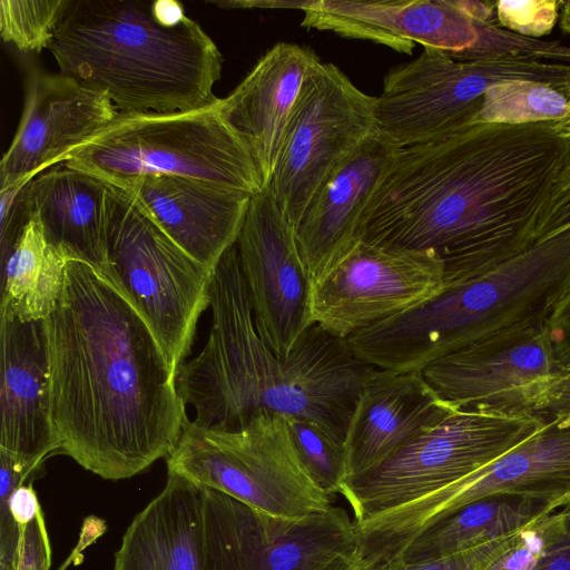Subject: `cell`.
Returning a JSON list of instances; mask_svg holds the SVG:
<instances>
[{
  "label": "cell",
  "mask_w": 570,
  "mask_h": 570,
  "mask_svg": "<svg viewBox=\"0 0 570 570\" xmlns=\"http://www.w3.org/2000/svg\"><path fill=\"white\" fill-rule=\"evenodd\" d=\"M570 137L544 122H476L399 148L367 202L356 237L432 250L444 279L469 281L537 243Z\"/></svg>",
  "instance_id": "6da1fadb"
},
{
  "label": "cell",
  "mask_w": 570,
  "mask_h": 570,
  "mask_svg": "<svg viewBox=\"0 0 570 570\" xmlns=\"http://www.w3.org/2000/svg\"><path fill=\"white\" fill-rule=\"evenodd\" d=\"M43 327L59 452L106 480L166 459L189 417L175 370L120 289L91 264L68 259Z\"/></svg>",
  "instance_id": "7a4b0ae2"
},
{
  "label": "cell",
  "mask_w": 570,
  "mask_h": 570,
  "mask_svg": "<svg viewBox=\"0 0 570 570\" xmlns=\"http://www.w3.org/2000/svg\"><path fill=\"white\" fill-rule=\"evenodd\" d=\"M207 342L176 373L177 391L197 428L236 432L263 411L311 419L345 440L364 383L376 367L347 341L312 323L286 357L259 336L238 250L212 275Z\"/></svg>",
  "instance_id": "3957f363"
},
{
  "label": "cell",
  "mask_w": 570,
  "mask_h": 570,
  "mask_svg": "<svg viewBox=\"0 0 570 570\" xmlns=\"http://www.w3.org/2000/svg\"><path fill=\"white\" fill-rule=\"evenodd\" d=\"M48 49L61 75L105 94L119 114L193 111L220 99L216 43L158 1L69 0Z\"/></svg>",
  "instance_id": "277c9868"
},
{
  "label": "cell",
  "mask_w": 570,
  "mask_h": 570,
  "mask_svg": "<svg viewBox=\"0 0 570 570\" xmlns=\"http://www.w3.org/2000/svg\"><path fill=\"white\" fill-rule=\"evenodd\" d=\"M570 293V226L491 272L443 281L424 302L346 341L376 368L421 371L429 363L508 328L548 322Z\"/></svg>",
  "instance_id": "5b68a950"
},
{
  "label": "cell",
  "mask_w": 570,
  "mask_h": 570,
  "mask_svg": "<svg viewBox=\"0 0 570 570\" xmlns=\"http://www.w3.org/2000/svg\"><path fill=\"white\" fill-rule=\"evenodd\" d=\"M65 164L112 186L168 175L250 195L265 189L248 147L220 114L219 101L193 111L118 114Z\"/></svg>",
  "instance_id": "8992f818"
},
{
  "label": "cell",
  "mask_w": 570,
  "mask_h": 570,
  "mask_svg": "<svg viewBox=\"0 0 570 570\" xmlns=\"http://www.w3.org/2000/svg\"><path fill=\"white\" fill-rule=\"evenodd\" d=\"M166 463L168 473L274 518L299 520L333 507L301 461L279 413L263 411L236 432L204 430L188 419Z\"/></svg>",
  "instance_id": "52a82bcc"
},
{
  "label": "cell",
  "mask_w": 570,
  "mask_h": 570,
  "mask_svg": "<svg viewBox=\"0 0 570 570\" xmlns=\"http://www.w3.org/2000/svg\"><path fill=\"white\" fill-rule=\"evenodd\" d=\"M213 271L179 247L131 194L111 185L100 272L144 317L176 373L209 307Z\"/></svg>",
  "instance_id": "ba28073f"
},
{
  "label": "cell",
  "mask_w": 570,
  "mask_h": 570,
  "mask_svg": "<svg viewBox=\"0 0 570 570\" xmlns=\"http://www.w3.org/2000/svg\"><path fill=\"white\" fill-rule=\"evenodd\" d=\"M421 374L458 411L542 425L570 414V366L557 355L548 322L497 333L429 363Z\"/></svg>",
  "instance_id": "9c48e42d"
},
{
  "label": "cell",
  "mask_w": 570,
  "mask_h": 570,
  "mask_svg": "<svg viewBox=\"0 0 570 570\" xmlns=\"http://www.w3.org/2000/svg\"><path fill=\"white\" fill-rule=\"evenodd\" d=\"M523 80L570 82V65L518 59L459 61L431 48L393 67L376 97L377 130L397 148L450 136L474 122L485 91Z\"/></svg>",
  "instance_id": "30bf717a"
},
{
  "label": "cell",
  "mask_w": 570,
  "mask_h": 570,
  "mask_svg": "<svg viewBox=\"0 0 570 570\" xmlns=\"http://www.w3.org/2000/svg\"><path fill=\"white\" fill-rule=\"evenodd\" d=\"M543 425L452 410L384 461L347 480L342 497L354 523L456 482L492 463Z\"/></svg>",
  "instance_id": "8fae6325"
},
{
  "label": "cell",
  "mask_w": 570,
  "mask_h": 570,
  "mask_svg": "<svg viewBox=\"0 0 570 570\" xmlns=\"http://www.w3.org/2000/svg\"><path fill=\"white\" fill-rule=\"evenodd\" d=\"M492 497L532 500L553 511L570 503V414L470 475L367 518L362 534L374 554L392 560L440 519Z\"/></svg>",
  "instance_id": "7c38bea8"
},
{
  "label": "cell",
  "mask_w": 570,
  "mask_h": 570,
  "mask_svg": "<svg viewBox=\"0 0 570 570\" xmlns=\"http://www.w3.org/2000/svg\"><path fill=\"white\" fill-rule=\"evenodd\" d=\"M375 102L334 63L318 61L309 71L266 187L294 226L333 170L377 129Z\"/></svg>",
  "instance_id": "4fadbf2b"
},
{
  "label": "cell",
  "mask_w": 570,
  "mask_h": 570,
  "mask_svg": "<svg viewBox=\"0 0 570 570\" xmlns=\"http://www.w3.org/2000/svg\"><path fill=\"white\" fill-rule=\"evenodd\" d=\"M444 265L432 250L356 244L313 281V321L347 340L424 302L443 286Z\"/></svg>",
  "instance_id": "5bb4252c"
},
{
  "label": "cell",
  "mask_w": 570,
  "mask_h": 570,
  "mask_svg": "<svg viewBox=\"0 0 570 570\" xmlns=\"http://www.w3.org/2000/svg\"><path fill=\"white\" fill-rule=\"evenodd\" d=\"M256 330L286 357L312 324V277L301 256L294 225L268 188L250 197L236 240Z\"/></svg>",
  "instance_id": "9a60e30c"
},
{
  "label": "cell",
  "mask_w": 570,
  "mask_h": 570,
  "mask_svg": "<svg viewBox=\"0 0 570 570\" xmlns=\"http://www.w3.org/2000/svg\"><path fill=\"white\" fill-rule=\"evenodd\" d=\"M111 100L61 73L28 70L21 119L0 163V190L67 161L118 116Z\"/></svg>",
  "instance_id": "2e32d148"
},
{
  "label": "cell",
  "mask_w": 570,
  "mask_h": 570,
  "mask_svg": "<svg viewBox=\"0 0 570 570\" xmlns=\"http://www.w3.org/2000/svg\"><path fill=\"white\" fill-rule=\"evenodd\" d=\"M0 450L39 470L59 451L50 416L43 321H21L0 306Z\"/></svg>",
  "instance_id": "e0dca14e"
},
{
  "label": "cell",
  "mask_w": 570,
  "mask_h": 570,
  "mask_svg": "<svg viewBox=\"0 0 570 570\" xmlns=\"http://www.w3.org/2000/svg\"><path fill=\"white\" fill-rule=\"evenodd\" d=\"M187 254L214 269L236 244L253 195L206 180L150 175L119 186Z\"/></svg>",
  "instance_id": "ac0fdd59"
},
{
  "label": "cell",
  "mask_w": 570,
  "mask_h": 570,
  "mask_svg": "<svg viewBox=\"0 0 570 570\" xmlns=\"http://www.w3.org/2000/svg\"><path fill=\"white\" fill-rule=\"evenodd\" d=\"M397 149L376 129L333 170L307 205L294 228L312 281L358 240L362 213Z\"/></svg>",
  "instance_id": "d6986e66"
},
{
  "label": "cell",
  "mask_w": 570,
  "mask_h": 570,
  "mask_svg": "<svg viewBox=\"0 0 570 570\" xmlns=\"http://www.w3.org/2000/svg\"><path fill=\"white\" fill-rule=\"evenodd\" d=\"M318 61L307 47L278 42L219 100L220 114L248 147L265 188L274 174L302 88Z\"/></svg>",
  "instance_id": "ffe728a7"
},
{
  "label": "cell",
  "mask_w": 570,
  "mask_h": 570,
  "mask_svg": "<svg viewBox=\"0 0 570 570\" xmlns=\"http://www.w3.org/2000/svg\"><path fill=\"white\" fill-rule=\"evenodd\" d=\"M452 410L436 396L421 371L374 368L345 438L348 479L380 464Z\"/></svg>",
  "instance_id": "44dd1931"
},
{
  "label": "cell",
  "mask_w": 570,
  "mask_h": 570,
  "mask_svg": "<svg viewBox=\"0 0 570 570\" xmlns=\"http://www.w3.org/2000/svg\"><path fill=\"white\" fill-rule=\"evenodd\" d=\"M110 193V184L62 163L27 181L20 200L27 218L39 220L49 245L102 271Z\"/></svg>",
  "instance_id": "7402d4cb"
},
{
  "label": "cell",
  "mask_w": 570,
  "mask_h": 570,
  "mask_svg": "<svg viewBox=\"0 0 570 570\" xmlns=\"http://www.w3.org/2000/svg\"><path fill=\"white\" fill-rule=\"evenodd\" d=\"M205 502V488L168 473L127 528L114 570H206Z\"/></svg>",
  "instance_id": "603a6c76"
},
{
  "label": "cell",
  "mask_w": 570,
  "mask_h": 570,
  "mask_svg": "<svg viewBox=\"0 0 570 570\" xmlns=\"http://www.w3.org/2000/svg\"><path fill=\"white\" fill-rule=\"evenodd\" d=\"M552 512L543 503L522 498L478 500L426 528L396 559L406 563L445 559L529 528Z\"/></svg>",
  "instance_id": "cb8c5ba5"
},
{
  "label": "cell",
  "mask_w": 570,
  "mask_h": 570,
  "mask_svg": "<svg viewBox=\"0 0 570 570\" xmlns=\"http://www.w3.org/2000/svg\"><path fill=\"white\" fill-rule=\"evenodd\" d=\"M68 257L49 245L36 217H29L1 268L0 306L21 321H45L53 309Z\"/></svg>",
  "instance_id": "d4e9b609"
},
{
  "label": "cell",
  "mask_w": 570,
  "mask_h": 570,
  "mask_svg": "<svg viewBox=\"0 0 570 570\" xmlns=\"http://www.w3.org/2000/svg\"><path fill=\"white\" fill-rule=\"evenodd\" d=\"M205 490L206 570H268V546L278 518Z\"/></svg>",
  "instance_id": "484cf974"
},
{
  "label": "cell",
  "mask_w": 570,
  "mask_h": 570,
  "mask_svg": "<svg viewBox=\"0 0 570 570\" xmlns=\"http://www.w3.org/2000/svg\"><path fill=\"white\" fill-rule=\"evenodd\" d=\"M403 0L302 1L301 24L308 29L332 31L341 37L368 40L400 53L411 55L415 45L406 40L402 21Z\"/></svg>",
  "instance_id": "4316f807"
},
{
  "label": "cell",
  "mask_w": 570,
  "mask_h": 570,
  "mask_svg": "<svg viewBox=\"0 0 570 570\" xmlns=\"http://www.w3.org/2000/svg\"><path fill=\"white\" fill-rule=\"evenodd\" d=\"M476 122H544L558 134L570 137V82L548 85L523 80L490 87Z\"/></svg>",
  "instance_id": "83f0119b"
},
{
  "label": "cell",
  "mask_w": 570,
  "mask_h": 570,
  "mask_svg": "<svg viewBox=\"0 0 570 570\" xmlns=\"http://www.w3.org/2000/svg\"><path fill=\"white\" fill-rule=\"evenodd\" d=\"M285 417L296 452L311 476L328 495H342L348 479L345 440L311 419Z\"/></svg>",
  "instance_id": "f1b7e54d"
},
{
  "label": "cell",
  "mask_w": 570,
  "mask_h": 570,
  "mask_svg": "<svg viewBox=\"0 0 570 570\" xmlns=\"http://www.w3.org/2000/svg\"><path fill=\"white\" fill-rule=\"evenodd\" d=\"M69 0H1L0 36L19 50L48 48Z\"/></svg>",
  "instance_id": "f546056e"
},
{
  "label": "cell",
  "mask_w": 570,
  "mask_h": 570,
  "mask_svg": "<svg viewBox=\"0 0 570 570\" xmlns=\"http://www.w3.org/2000/svg\"><path fill=\"white\" fill-rule=\"evenodd\" d=\"M534 556L527 570H570V503L531 528Z\"/></svg>",
  "instance_id": "4dcf8cb0"
},
{
  "label": "cell",
  "mask_w": 570,
  "mask_h": 570,
  "mask_svg": "<svg viewBox=\"0 0 570 570\" xmlns=\"http://www.w3.org/2000/svg\"><path fill=\"white\" fill-rule=\"evenodd\" d=\"M562 0H498L495 17L501 28L521 37L539 39L549 35L559 20Z\"/></svg>",
  "instance_id": "1f68e13d"
},
{
  "label": "cell",
  "mask_w": 570,
  "mask_h": 570,
  "mask_svg": "<svg viewBox=\"0 0 570 570\" xmlns=\"http://www.w3.org/2000/svg\"><path fill=\"white\" fill-rule=\"evenodd\" d=\"M523 530L433 562L406 563L401 559H394L368 570H488L499 558L520 543Z\"/></svg>",
  "instance_id": "d6a6232c"
},
{
  "label": "cell",
  "mask_w": 570,
  "mask_h": 570,
  "mask_svg": "<svg viewBox=\"0 0 570 570\" xmlns=\"http://www.w3.org/2000/svg\"><path fill=\"white\" fill-rule=\"evenodd\" d=\"M51 546L42 510L28 524L20 527V539L13 570H50Z\"/></svg>",
  "instance_id": "836d02e7"
},
{
  "label": "cell",
  "mask_w": 570,
  "mask_h": 570,
  "mask_svg": "<svg viewBox=\"0 0 570 570\" xmlns=\"http://www.w3.org/2000/svg\"><path fill=\"white\" fill-rule=\"evenodd\" d=\"M570 226V163L563 169L537 230V243Z\"/></svg>",
  "instance_id": "e575fe53"
},
{
  "label": "cell",
  "mask_w": 570,
  "mask_h": 570,
  "mask_svg": "<svg viewBox=\"0 0 570 570\" xmlns=\"http://www.w3.org/2000/svg\"><path fill=\"white\" fill-rule=\"evenodd\" d=\"M548 328L557 355L570 366V293L550 316Z\"/></svg>",
  "instance_id": "d590c367"
},
{
  "label": "cell",
  "mask_w": 570,
  "mask_h": 570,
  "mask_svg": "<svg viewBox=\"0 0 570 570\" xmlns=\"http://www.w3.org/2000/svg\"><path fill=\"white\" fill-rule=\"evenodd\" d=\"M311 570H365L363 559L358 550L340 554Z\"/></svg>",
  "instance_id": "8d00e7d4"
},
{
  "label": "cell",
  "mask_w": 570,
  "mask_h": 570,
  "mask_svg": "<svg viewBox=\"0 0 570 570\" xmlns=\"http://www.w3.org/2000/svg\"><path fill=\"white\" fill-rule=\"evenodd\" d=\"M559 24L563 32L570 35V0H562Z\"/></svg>",
  "instance_id": "74e56055"
}]
</instances>
